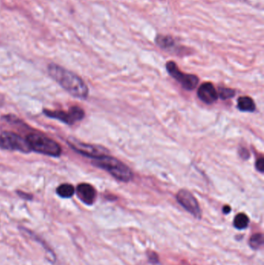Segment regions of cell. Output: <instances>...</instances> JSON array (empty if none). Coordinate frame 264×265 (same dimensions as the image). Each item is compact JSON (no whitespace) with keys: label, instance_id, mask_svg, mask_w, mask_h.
I'll use <instances>...</instances> for the list:
<instances>
[{"label":"cell","instance_id":"ac0fdd59","mask_svg":"<svg viewBox=\"0 0 264 265\" xmlns=\"http://www.w3.org/2000/svg\"><path fill=\"white\" fill-rule=\"evenodd\" d=\"M149 259H150V262H152V263H158V255L154 252L149 254Z\"/></svg>","mask_w":264,"mask_h":265},{"label":"cell","instance_id":"2e32d148","mask_svg":"<svg viewBox=\"0 0 264 265\" xmlns=\"http://www.w3.org/2000/svg\"><path fill=\"white\" fill-rule=\"evenodd\" d=\"M235 91L231 88H220L219 93H218V96L222 99H228L233 97L235 95Z\"/></svg>","mask_w":264,"mask_h":265},{"label":"cell","instance_id":"8992f818","mask_svg":"<svg viewBox=\"0 0 264 265\" xmlns=\"http://www.w3.org/2000/svg\"><path fill=\"white\" fill-rule=\"evenodd\" d=\"M45 115L53 119H58L63 123L72 125L76 122L81 121L84 117V112L79 106H73L68 112L62 110H44Z\"/></svg>","mask_w":264,"mask_h":265},{"label":"cell","instance_id":"d6986e66","mask_svg":"<svg viewBox=\"0 0 264 265\" xmlns=\"http://www.w3.org/2000/svg\"><path fill=\"white\" fill-rule=\"evenodd\" d=\"M18 193L19 196H21V197H24V199H26V200H30L32 198V196H30V195L25 194V193H23V192H18Z\"/></svg>","mask_w":264,"mask_h":265},{"label":"cell","instance_id":"4fadbf2b","mask_svg":"<svg viewBox=\"0 0 264 265\" xmlns=\"http://www.w3.org/2000/svg\"><path fill=\"white\" fill-rule=\"evenodd\" d=\"M76 192V188L70 184H62L57 188V193L60 197L70 198L73 196Z\"/></svg>","mask_w":264,"mask_h":265},{"label":"cell","instance_id":"7a4b0ae2","mask_svg":"<svg viewBox=\"0 0 264 265\" xmlns=\"http://www.w3.org/2000/svg\"><path fill=\"white\" fill-rule=\"evenodd\" d=\"M92 164L98 168L106 171L119 181L128 182L133 177L131 168L116 158L109 157L108 154L94 159Z\"/></svg>","mask_w":264,"mask_h":265},{"label":"cell","instance_id":"ffe728a7","mask_svg":"<svg viewBox=\"0 0 264 265\" xmlns=\"http://www.w3.org/2000/svg\"><path fill=\"white\" fill-rule=\"evenodd\" d=\"M230 211H231V208H230V207L229 206H224V208H223L224 213H226V214L230 213Z\"/></svg>","mask_w":264,"mask_h":265},{"label":"cell","instance_id":"9a60e30c","mask_svg":"<svg viewBox=\"0 0 264 265\" xmlns=\"http://www.w3.org/2000/svg\"><path fill=\"white\" fill-rule=\"evenodd\" d=\"M264 244V236L262 234H254L250 239V246L254 250H257Z\"/></svg>","mask_w":264,"mask_h":265},{"label":"cell","instance_id":"6da1fadb","mask_svg":"<svg viewBox=\"0 0 264 265\" xmlns=\"http://www.w3.org/2000/svg\"><path fill=\"white\" fill-rule=\"evenodd\" d=\"M48 71L50 76L74 97L86 99L88 86L79 75L55 64H49Z\"/></svg>","mask_w":264,"mask_h":265},{"label":"cell","instance_id":"5bb4252c","mask_svg":"<svg viewBox=\"0 0 264 265\" xmlns=\"http://www.w3.org/2000/svg\"><path fill=\"white\" fill-rule=\"evenodd\" d=\"M249 218L246 216V214L239 213L237 215L235 219H234V227L238 230H242L247 227L249 224Z\"/></svg>","mask_w":264,"mask_h":265},{"label":"cell","instance_id":"8fae6325","mask_svg":"<svg viewBox=\"0 0 264 265\" xmlns=\"http://www.w3.org/2000/svg\"><path fill=\"white\" fill-rule=\"evenodd\" d=\"M198 96L206 104H211L218 99V95L216 89L211 83L202 84L198 90Z\"/></svg>","mask_w":264,"mask_h":265},{"label":"cell","instance_id":"277c9868","mask_svg":"<svg viewBox=\"0 0 264 265\" xmlns=\"http://www.w3.org/2000/svg\"><path fill=\"white\" fill-rule=\"evenodd\" d=\"M0 148L12 151L17 150L23 153L31 151L26 139L11 132H3L0 134Z\"/></svg>","mask_w":264,"mask_h":265},{"label":"cell","instance_id":"52a82bcc","mask_svg":"<svg viewBox=\"0 0 264 265\" xmlns=\"http://www.w3.org/2000/svg\"><path fill=\"white\" fill-rule=\"evenodd\" d=\"M68 145L73 150H76L79 154L91 157L93 159L108 154V150L103 147L84 144V143L80 142V141H76L75 139L68 140Z\"/></svg>","mask_w":264,"mask_h":265},{"label":"cell","instance_id":"ba28073f","mask_svg":"<svg viewBox=\"0 0 264 265\" xmlns=\"http://www.w3.org/2000/svg\"><path fill=\"white\" fill-rule=\"evenodd\" d=\"M176 197L178 203H180V205L185 208L187 212L192 214L195 217H201L202 212L200 206L198 205L195 196H193L191 192L186 189H182L178 192Z\"/></svg>","mask_w":264,"mask_h":265},{"label":"cell","instance_id":"30bf717a","mask_svg":"<svg viewBox=\"0 0 264 265\" xmlns=\"http://www.w3.org/2000/svg\"><path fill=\"white\" fill-rule=\"evenodd\" d=\"M76 192L79 200L86 205H92L96 200V189L88 183H81L78 185Z\"/></svg>","mask_w":264,"mask_h":265},{"label":"cell","instance_id":"7c38bea8","mask_svg":"<svg viewBox=\"0 0 264 265\" xmlns=\"http://www.w3.org/2000/svg\"><path fill=\"white\" fill-rule=\"evenodd\" d=\"M237 106L238 110L242 112H253L256 109V105L253 99L248 96L238 98Z\"/></svg>","mask_w":264,"mask_h":265},{"label":"cell","instance_id":"e0dca14e","mask_svg":"<svg viewBox=\"0 0 264 265\" xmlns=\"http://www.w3.org/2000/svg\"><path fill=\"white\" fill-rule=\"evenodd\" d=\"M256 168H257L259 172H264V161L263 157H261V158L257 160V163H256Z\"/></svg>","mask_w":264,"mask_h":265},{"label":"cell","instance_id":"44dd1931","mask_svg":"<svg viewBox=\"0 0 264 265\" xmlns=\"http://www.w3.org/2000/svg\"><path fill=\"white\" fill-rule=\"evenodd\" d=\"M238 1H242V2H246V0H238Z\"/></svg>","mask_w":264,"mask_h":265},{"label":"cell","instance_id":"5b68a950","mask_svg":"<svg viewBox=\"0 0 264 265\" xmlns=\"http://www.w3.org/2000/svg\"><path fill=\"white\" fill-rule=\"evenodd\" d=\"M166 68L167 72L171 77L174 78L175 80L182 85L185 89L193 90L196 88L198 86L199 79L196 75H191V74L184 73L179 69L176 63L174 61H168L166 64Z\"/></svg>","mask_w":264,"mask_h":265},{"label":"cell","instance_id":"3957f363","mask_svg":"<svg viewBox=\"0 0 264 265\" xmlns=\"http://www.w3.org/2000/svg\"><path fill=\"white\" fill-rule=\"evenodd\" d=\"M26 141L31 151L52 157H59L61 154V147L56 141L50 139L46 136L31 134L27 136Z\"/></svg>","mask_w":264,"mask_h":265},{"label":"cell","instance_id":"9c48e42d","mask_svg":"<svg viewBox=\"0 0 264 265\" xmlns=\"http://www.w3.org/2000/svg\"><path fill=\"white\" fill-rule=\"evenodd\" d=\"M155 43L159 48L171 53L178 54L180 51H183L184 48L178 45L175 39L169 35H157Z\"/></svg>","mask_w":264,"mask_h":265}]
</instances>
